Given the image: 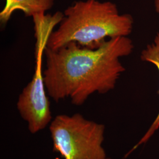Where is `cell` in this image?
Returning a JSON list of instances; mask_svg holds the SVG:
<instances>
[{"instance_id":"3","label":"cell","mask_w":159,"mask_h":159,"mask_svg":"<svg viewBox=\"0 0 159 159\" xmlns=\"http://www.w3.org/2000/svg\"><path fill=\"white\" fill-rule=\"evenodd\" d=\"M49 129L53 151L64 159H107L102 143L105 126L85 119L81 114H60Z\"/></svg>"},{"instance_id":"6","label":"cell","mask_w":159,"mask_h":159,"mask_svg":"<svg viewBox=\"0 0 159 159\" xmlns=\"http://www.w3.org/2000/svg\"><path fill=\"white\" fill-rule=\"evenodd\" d=\"M141 60L153 64L157 68L159 74V33H157L154 37L153 41L146 47L143 50L141 55ZM159 129V111L156 119L154 120L153 123L150 125V128L144 134L142 138L139 140V142L131 148L127 153L126 154L125 157H127L129 156L133 151L136 150L140 146L143 144H145L148 142V140L153 136L154 133Z\"/></svg>"},{"instance_id":"4","label":"cell","mask_w":159,"mask_h":159,"mask_svg":"<svg viewBox=\"0 0 159 159\" xmlns=\"http://www.w3.org/2000/svg\"><path fill=\"white\" fill-rule=\"evenodd\" d=\"M47 42L36 41L35 48V67L31 81L23 89L17 102V110L27 122L30 132L35 134L44 129L52 120L50 102L46 94L43 72V57Z\"/></svg>"},{"instance_id":"5","label":"cell","mask_w":159,"mask_h":159,"mask_svg":"<svg viewBox=\"0 0 159 159\" xmlns=\"http://www.w3.org/2000/svg\"><path fill=\"white\" fill-rule=\"evenodd\" d=\"M54 0H6L3 10L0 12V22L6 25L16 10H21L27 17L45 14L54 6Z\"/></svg>"},{"instance_id":"1","label":"cell","mask_w":159,"mask_h":159,"mask_svg":"<svg viewBox=\"0 0 159 159\" xmlns=\"http://www.w3.org/2000/svg\"><path fill=\"white\" fill-rule=\"evenodd\" d=\"M133 49L128 37L108 39L94 50L73 42L57 50L46 47L43 75L48 94L56 102L69 98L80 106L94 93L113 90L125 70L120 59L130 55Z\"/></svg>"},{"instance_id":"2","label":"cell","mask_w":159,"mask_h":159,"mask_svg":"<svg viewBox=\"0 0 159 159\" xmlns=\"http://www.w3.org/2000/svg\"><path fill=\"white\" fill-rule=\"evenodd\" d=\"M63 14L58 27L48 39L46 47L52 50L71 42L94 50L108 39L128 37L133 31V17L120 14L116 4L111 1H75Z\"/></svg>"},{"instance_id":"7","label":"cell","mask_w":159,"mask_h":159,"mask_svg":"<svg viewBox=\"0 0 159 159\" xmlns=\"http://www.w3.org/2000/svg\"><path fill=\"white\" fill-rule=\"evenodd\" d=\"M154 8H155L156 11L159 14V0H154Z\"/></svg>"},{"instance_id":"8","label":"cell","mask_w":159,"mask_h":159,"mask_svg":"<svg viewBox=\"0 0 159 159\" xmlns=\"http://www.w3.org/2000/svg\"><path fill=\"white\" fill-rule=\"evenodd\" d=\"M107 159H110V158H108V157H107Z\"/></svg>"}]
</instances>
